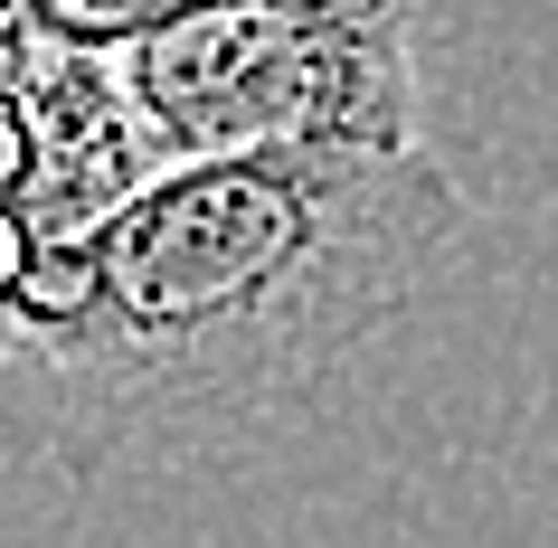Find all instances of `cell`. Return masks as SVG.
<instances>
[{
  "label": "cell",
  "instance_id": "cell-2",
  "mask_svg": "<svg viewBox=\"0 0 558 548\" xmlns=\"http://www.w3.org/2000/svg\"><path fill=\"white\" fill-rule=\"evenodd\" d=\"M426 0H171L105 58L143 161L426 151Z\"/></svg>",
  "mask_w": 558,
  "mask_h": 548
},
{
  "label": "cell",
  "instance_id": "cell-3",
  "mask_svg": "<svg viewBox=\"0 0 558 548\" xmlns=\"http://www.w3.org/2000/svg\"><path fill=\"white\" fill-rule=\"evenodd\" d=\"M38 48H66V58H114L123 38H143L171 0H0Z\"/></svg>",
  "mask_w": 558,
  "mask_h": 548
},
{
  "label": "cell",
  "instance_id": "cell-1",
  "mask_svg": "<svg viewBox=\"0 0 558 548\" xmlns=\"http://www.w3.org/2000/svg\"><path fill=\"white\" fill-rule=\"evenodd\" d=\"M464 218L426 151L151 161L76 236L20 435L66 463H133L256 426L379 341Z\"/></svg>",
  "mask_w": 558,
  "mask_h": 548
}]
</instances>
